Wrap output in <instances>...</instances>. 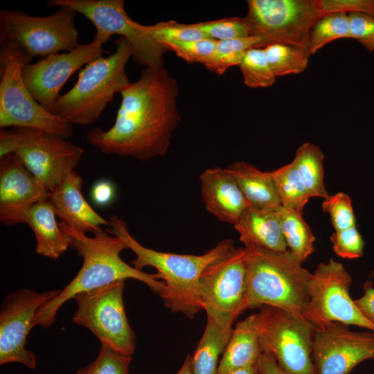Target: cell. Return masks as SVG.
<instances>
[{
  "mask_svg": "<svg viewBox=\"0 0 374 374\" xmlns=\"http://www.w3.org/2000/svg\"><path fill=\"white\" fill-rule=\"evenodd\" d=\"M121 94L113 126L107 130H91L87 142L104 154L140 161L164 155L181 121L176 80L164 66L145 67Z\"/></svg>",
  "mask_w": 374,
  "mask_h": 374,
  "instance_id": "1",
  "label": "cell"
},
{
  "mask_svg": "<svg viewBox=\"0 0 374 374\" xmlns=\"http://www.w3.org/2000/svg\"><path fill=\"white\" fill-rule=\"evenodd\" d=\"M59 224L70 235L71 247L83 258V263L73 279L39 310L35 325L43 328L51 326L60 307L76 294L128 278L143 282L154 293L162 295L166 285L156 274L138 270L121 258V251L128 247L120 238L104 231L91 238L64 222Z\"/></svg>",
  "mask_w": 374,
  "mask_h": 374,
  "instance_id": "2",
  "label": "cell"
},
{
  "mask_svg": "<svg viewBox=\"0 0 374 374\" xmlns=\"http://www.w3.org/2000/svg\"><path fill=\"white\" fill-rule=\"evenodd\" d=\"M109 222L111 229L107 231L120 238L135 253L133 267L140 271L145 267L156 269L157 278L166 285L161 298L167 308L190 319L203 310L201 275L211 262L234 245L231 239L222 240L202 255L161 252L139 243L130 233L125 222L117 215H110Z\"/></svg>",
  "mask_w": 374,
  "mask_h": 374,
  "instance_id": "3",
  "label": "cell"
},
{
  "mask_svg": "<svg viewBox=\"0 0 374 374\" xmlns=\"http://www.w3.org/2000/svg\"><path fill=\"white\" fill-rule=\"evenodd\" d=\"M115 44L113 54L86 65L74 86L59 96L51 113L72 125H90L99 118L115 93H121L130 83L125 66L132 57V46L121 37Z\"/></svg>",
  "mask_w": 374,
  "mask_h": 374,
  "instance_id": "4",
  "label": "cell"
},
{
  "mask_svg": "<svg viewBox=\"0 0 374 374\" xmlns=\"http://www.w3.org/2000/svg\"><path fill=\"white\" fill-rule=\"evenodd\" d=\"M244 248L248 253L246 308L268 305L303 316L312 273L288 249Z\"/></svg>",
  "mask_w": 374,
  "mask_h": 374,
  "instance_id": "5",
  "label": "cell"
},
{
  "mask_svg": "<svg viewBox=\"0 0 374 374\" xmlns=\"http://www.w3.org/2000/svg\"><path fill=\"white\" fill-rule=\"evenodd\" d=\"M32 60L15 42L0 40V127L38 129L68 139L72 124L41 106L24 84L22 70Z\"/></svg>",
  "mask_w": 374,
  "mask_h": 374,
  "instance_id": "6",
  "label": "cell"
},
{
  "mask_svg": "<svg viewBox=\"0 0 374 374\" xmlns=\"http://www.w3.org/2000/svg\"><path fill=\"white\" fill-rule=\"evenodd\" d=\"M15 153L48 192L79 164L82 148L69 139L41 130L4 128L0 131V157Z\"/></svg>",
  "mask_w": 374,
  "mask_h": 374,
  "instance_id": "7",
  "label": "cell"
},
{
  "mask_svg": "<svg viewBox=\"0 0 374 374\" xmlns=\"http://www.w3.org/2000/svg\"><path fill=\"white\" fill-rule=\"evenodd\" d=\"M256 316L263 353L289 374H316L314 328L303 316L268 305L260 307Z\"/></svg>",
  "mask_w": 374,
  "mask_h": 374,
  "instance_id": "8",
  "label": "cell"
},
{
  "mask_svg": "<svg viewBox=\"0 0 374 374\" xmlns=\"http://www.w3.org/2000/svg\"><path fill=\"white\" fill-rule=\"evenodd\" d=\"M77 12L60 7L54 14L34 17L19 10H0V40L17 44L33 58L71 51L80 44Z\"/></svg>",
  "mask_w": 374,
  "mask_h": 374,
  "instance_id": "9",
  "label": "cell"
},
{
  "mask_svg": "<svg viewBox=\"0 0 374 374\" xmlns=\"http://www.w3.org/2000/svg\"><path fill=\"white\" fill-rule=\"evenodd\" d=\"M245 17L259 47L289 44L308 49L310 30L324 13L319 0H249Z\"/></svg>",
  "mask_w": 374,
  "mask_h": 374,
  "instance_id": "10",
  "label": "cell"
},
{
  "mask_svg": "<svg viewBox=\"0 0 374 374\" xmlns=\"http://www.w3.org/2000/svg\"><path fill=\"white\" fill-rule=\"evenodd\" d=\"M248 253L232 246L211 262L200 277L203 310L223 328H231L246 308Z\"/></svg>",
  "mask_w": 374,
  "mask_h": 374,
  "instance_id": "11",
  "label": "cell"
},
{
  "mask_svg": "<svg viewBox=\"0 0 374 374\" xmlns=\"http://www.w3.org/2000/svg\"><path fill=\"white\" fill-rule=\"evenodd\" d=\"M352 278L344 266L334 259L319 263L308 281V302L303 317L314 327L332 323L353 325L374 332L350 295Z\"/></svg>",
  "mask_w": 374,
  "mask_h": 374,
  "instance_id": "12",
  "label": "cell"
},
{
  "mask_svg": "<svg viewBox=\"0 0 374 374\" xmlns=\"http://www.w3.org/2000/svg\"><path fill=\"white\" fill-rule=\"evenodd\" d=\"M125 280L76 294L78 308L72 321L90 330L101 346L126 356L136 348L135 335L125 310Z\"/></svg>",
  "mask_w": 374,
  "mask_h": 374,
  "instance_id": "13",
  "label": "cell"
},
{
  "mask_svg": "<svg viewBox=\"0 0 374 374\" xmlns=\"http://www.w3.org/2000/svg\"><path fill=\"white\" fill-rule=\"evenodd\" d=\"M124 4L123 0H51L48 6L64 7L82 14L92 22L98 35L125 38L132 46L136 64L150 68L163 66V55L168 50L152 37L149 26L128 16Z\"/></svg>",
  "mask_w": 374,
  "mask_h": 374,
  "instance_id": "14",
  "label": "cell"
},
{
  "mask_svg": "<svg viewBox=\"0 0 374 374\" xmlns=\"http://www.w3.org/2000/svg\"><path fill=\"white\" fill-rule=\"evenodd\" d=\"M61 290L37 292L22 288L8 294L0 312V364L11 362L30 369L37 365L35 354L26 348V338L35 325L39 310L55 298Z\"/></svg>",
  "mask_w": 374,
  "mask_h": 374,
  "instance_id": "15",
  "label": "cell"
},
{
  "mask_svg": "<svg viewBox=\"0 0 374 374\" xmlns=\"http://www.w3.org/2000/svg\"><path fill=\"white\" fill-rule=\"evenodd\" d=\"M109 38L94 35L93 41L75 49L46 56L28 64L22 70V78L33 98L51 112L60 91L69 78L83 65L103 56V44Z\"/></svg>",
  "mask_w": 374,
  "mask_h": 374,
  "instance_id": "16",
  "label": "cell"
},
{
  "mask_svg": "<svg viewBox=\"0 0 374 374\" xmlns=\"http://www.w3.org/2000/svg\"><path fill=\"white\" fill-rule=\"evenodd\" d=\"M312 357L316 374H349L374 359V332H355L339 323L314 329Z\"/></svg>",
  "mask_w": 374,
  "mask_h": 374,
  "instance_id": "17",
  "label": "cell"
},
{
  "mask_svg": "<svg viewBox=\"0 0 374 374\" xmlns=\"http://www.w3.org/2000/svg\"><path fill=\"white\" fill-rule=\"evenodd\" d=\"M48 192L15 153L0 157V220L7 226L22 223L27 210L47 198Z\"/></svg>",
  "mask_w": 374,
  "mask_h": 374,
  "instance_id": "18",
  "label": "cell"
},
{
  "mask_svg": "<svg viewBox=\"0 0 374 374\" xmlns=\"http://www.w3.org/2000/svg\"><path fill=\"white\" fill-rule=\"evenodd\" d=\"M82 177L73 170L48 193L47 199L60 222L84 233L93 235L109 226V220L96 213L84 199L81 189Z\"/></svg>",
  "mask_w": 374,
  "mask_h": 374,
  "instance_id": "19",
  "label": "cell"
},
{
  "mask_svg": "<svg viewBox=\"0 0 374 374\" xmlns=\"http://www.w3.org/2000/svg\"><path fill=\"white\" fill-rule=\"evenodd\" d=\"M202 197L206 209L219 221L233 226L249 206L226 168H207L200 175Z\"/></svg>",
  "mask_w": 374,
  "mask_h": 374,
  "instance_id": "20",
  "label": "cell"
},
{
  "mask_svg": "<svg viewBox=\"0 0 374 374\" xmlns=\"http://www.w3.org/2000/svg\"><path fill=\"white\" fill-rule=\"evenodd\" d=\"M244 247H256L274 251L287 250L276 210L249 206L234 225Z\"/></svg>",
  "mask_w": 374,
  "mask_h": 374,
  "instance_id": "21",
  "label": "cell"
},
{
  "mask_svg": "<svg viewBox=\"0 0 374 374\" xmlns=\"http://www.w3.org/2000/svg\"><path fill=\"white\" fill-rule=\"evenodd\" d=\"M55 216L46 198L31 206L22 221L28 224L34 233L35 252L51 259L58 258L71 244L70 235L60 227Z\"/></svg>",
  "mask_w": 374,
  "mask_h": 374,
  "instance_id": "22",
  "label": "cell"
},
{
  "mask_svg": "<svg viewBox=\"0 0 374 374\" xmlns=\"http://www.w3.org/2000/svg\"><path fill=\"white\" fill-rule=\"evenodd\" d=\"M263 353L256 314L237 323L222 354L218 374L256 364Z\"/></svg>",
  "mask_w": 374,
  "mask_h": 374,
  "instance_id": "23",
  "label": "cell"
},
{
  "mask_svg": "<svg viewBox=\"0 0 374 374\" xmlns=\"http://www.w3.org/2000/svg\"><path fill=\"white\" fill-rule=\"evenodd\" d=\"M227 171L234 178L249 206L275 210L280 200L270 172H263L244 162L231 163Z\"/></svg>",
  "mask_w": 374,
  "mask_h": 374,
  "instance_id": "24",
  "label": "cell"
},
{
  "mask_svg": "<svg viewBox=\"0 0 374 374\" xmlns=\"http://www.w3.org/2000/svg\"><path fill=\"white\" fill-rule=\"evenodd\" d=\"M233 328H223L207 317L204 333L192 356L193 374H218L220 356L230 339Z\"/></svg>",
  "mask_w": 374,
  "mask_h": 374,
  "instance_id": "25",
  "label": "cell"
},
{
  "mask_svg": "<svg viewBox=\"0 0 374 374\" xmlns=\"http://www.w3.org/2000/svg\"><path fill=\"white\" fill-rule=\"evenodd\" d=\"M287 249L302 264L314 251L316 238L303 213L282 206L276 208Z\"/></svg>",
  "mask_w": 374,
  "mask_h": 374,
  "instance_id": "26",
  "label": "cell"
},
{
  "mask_svg": "<svg viewBox=\"0 0 374 374\" xmlns=\"http://www.w3.org/2000/svg\"><path fill=\"white\" fill-rule=\"evenodd\" d=\"M324 154L321 148L305 142L296 150L292 161L296 169L311 197L326 199L328 194L324 184Z\"/></svg>",
  "mask_w": 374,
  "mask_h": 374,
  "instance_id": "27",
  "label": "cell"
},
{
  "mask_svg": "<svg viewBox=\"0 0 374 374\" xmlns=\"http://www.w3.org/2000/svg\"><path fill=\"white\" fill-rule=\"evenodd\" d=\"M270 173L280 200V205L303 213L310 197L292 163L271 171Z\"/></svg>",
  "mask_w": 374,
  "mask_h": 374,
  "instance_id": "28",
  "label": "cell"
},
{
  "mask_svg": "<svg viewBox=\"0 0 374 374\" xmlns=\"http://www.w3.org/2000/svg\"><path fill=\"white\" fill-rule=\"evenodd\" d=\"M260 40L256 37H247L217 41L211 55L202 64L209 71L222 75L229 68L240 65L246 52L258 48Z\"/></svg>",
  "mask_w": 374,
  "mask_h": 374,
  "instance_id": "29",
  "label": "cell"
},
{
  "mask_svg": "<svg viewBox=\"0 0 374 374\" xmlns=\"http://www.w3.org/2000/svg\"><path fill=\"white\" fill-rule=\"evenodd\" d=\"M263 49L276 78L303 72L311 55L307 48L289 44H271Z\"/></svg>",
  "mask_w": 374,
  "mask_h": 374,
  "instance_id": "30",
  "label": "cell"
},
{
  "mask_svg": "<svg viewBox=\"0 0 374 374\" xmlns=\"http://www.w3.org/2000/svg\"><path fill=\"white\" fill-rule=\"evenodd\" d=\"M344 38H350L348 13H326L320 17L312 26L309 35L308 50L310 55H313L328 44Z\"/></svg>",
  "mask_w": 374,
  "mask_h": 374,
  "instance_id": "31",
  "label": "cell"
},
{
  "mask_svg": "<svg viewBox=\"0 0 374 374\" xmlns=\"http://www.w3.org/2000/svg\"><path fill=\"white\" fill-rule=\"evenodd\" d=\"M239 66L244 83L248 87H269L276 82V77L267 62L263 48L248 50Z\"/></svg>",
  "mask_w": 374,
  "mask_h": 374,
  "instance_id": "32",
  "label": "cell"
},
{
  "mask_svg": "<svg viewBox=\"0 0 374 374\" xmlns=\"http://www.w3.org/2000/svg\"><path fill=\"white\" fill-rule=\"evenodd\" d=\"M195 26L206 37L217 41L243 38L251 36L246 18L228 17L214 21L199 22Z\"/></svg>",
  "mask_w": 374,
  "mask_h": 374,
  "instance_id": "33",
  "label": "cell"
},
{
  "mask_svg": "<svg viewBox=\"0 0 374 374\" xmlns=\"http://www.w3.org/2000/svg\"><path fill=\"white\" fill-rule=\"evenodd\" d=\"M152 37L159 43L196 41L208 38L195 24H179L175 21H162L149 25Z\"/></svg>",
  "mask_w": 374,
  "mask_h": 374,
  "instance_id": "34",
  "label": "cell"
},
{
  "mask_svg": "<svg viewBox=\"0 0 374 374\" xmlns=\"http://www.w3.org/2000/svg\"><path fill=\"white\" fill-rule=\"evenodd\" d=\"M131 356L119 354L101 346L97 357L75 374H129Z\"/></svg>",
  "mask_w": 374,
  "mask_h": 374,
  "instance_id": "35",
  "label": "cell"
},
{
  "mask_svg": "<svg viewBox=\"0 0 374 374\" xmlns=\"http://www.w3.org/2000/svg\"><path fill=\"white\" fill-rule=\"evenodd\" d=\"M323 211L330 215L335 231L356 226V218L350 197L345 193L338 192L329 195L322 204Z\"/></svg>",
  "mask_w": 374,
  "mask_h": 374,
  "instance_id": "36",
  "label": "cell"
},
{
  "mask_svg": "<svg viewBox=\"0 0 374 374\" xmlns=\"http://www.w3.org/2000/svg\"><path fill=\"white\" fill-rule=\"evenodd\" d=\"M217 40L207 38L196 41L168 42L163 45L188 63L203 64L213 53Z\"/></svg>",
  "mask_w": 374,
  "mask_h": 374,
  "instance_id": "37",
  "label": "cell"
},
{
  "mask_svg": "<svg viewBox=\"0 0 374 374\" xmlns=\"http://www.w3.org/2000/svg\"><path fill=\"white\" fill-rule=\"evenodd\" d=\"M334 252L346 259H355L363 256L364 241L356 226L335 231L330 237Z\"/></svg>",
  "mask_w": 374,
  "mask_h": 374,
  "instance_id": "38",
  "label": "cell"
},
{
  "mask_svg": "<svg viewBox=\"0 0 374 374\" xmlns=\"http://www.w3.org/2000/svg\"><path fill=\"white\" fill-rule=\"evenodd\" d=\"M350 38L356 39L368 52L374 51V16L359 12L348 13Z\"/></svg>",
  "mask_w": 374,
  "mask_h": 374,
  "instance_id": "39",
  "label": "cell"
},
{
  "mask_svg": "<svg viewBox=\"0 0 374 374\" xmlns=\"http://www.w3.org/2000/svg\"><path fill=\"white\" fill-rule=\"evenodd\" d=\"M319 1L324 14L344 12L374 16V0H319Z\"/></svg>",
  "mask_w": 374,
  "mask_h": 374,
  "instance_id": "40",
  "label": "cell"
},
{
  "mask_svg": "<svg viewBox=\"0 0 374 374\" xmlns=\"http://www.w3.org/2000/svg\"><path fill=\"white\" fill-rule=\"evenodd\" d=\"M115 187L109 180L102 179L96 181L91 190L92 201L99 206L110 204L115 197Z\"/></svg>",
  "mask_w": 374,
  "mask_h": 374,
  "instance_id": "41",
  "label": "cell"
},
{
  "mask_svg": "<svg viewBox=\"0 0 374 374\" xmlns=\"http://www.w3.org/2000/svg\"><path fill=\"white\" fill-rule=\"evenodd\" d=\"M374 277V271L371 275ZM354 302L364 317L374 325V286L366 281L364 285V294Z\"/></svg>",
  "mask_w": 374,
  "mask_h": 374,
  "instance_id": "42",
  "label": "cell"
},
{
  "mask_svg": "<svg viewBox=\"0 0 374 374\" xmlns=\"http://www.w3.org/2000/svg\"><path fill=\"white\" fill-rule=\"evenodd\" d=\"M257 367L258 374H289L283 371L274 357L267 353H263L260 357Z\"/></svg>",
  "mask_w": 374,
  "mask_h": 374,
  "instance_id": "43",
  "label": "cell"
},
{
  "mask_svg": "<svg viewBox=\"0 0 374 374\" xmlns=\"http://www.w3.org/2000/svg\"><path fill=\"white\" fill-rule=\"evenodd\" d=\"M225 374H258L257 364L238 368Z\"/></svg>",
  "mask_w": 374,
  "mask_h": 374,
  "instance_id": "44",
  "label": "cell"
},
{
  "mask_svg": "<svg viewBox=\"0 0 374 374\" xmlns=\"http://www.w3.org/2000/svg\"><path fill=\"white\" fill-rule=\"evenodd\" d=\"M176 374H193L192 356L187 355L184 362Z\"/></svg>",
  "mask_w": 374,
  "mask_h": 374,
  "instance_id": "45",
  "label": "cell"
}]
</instances>
